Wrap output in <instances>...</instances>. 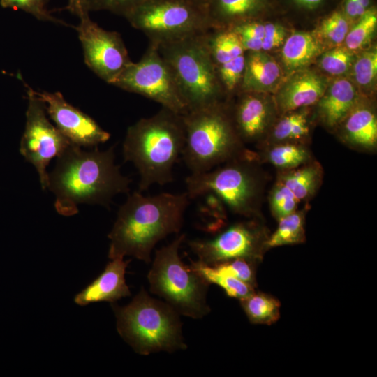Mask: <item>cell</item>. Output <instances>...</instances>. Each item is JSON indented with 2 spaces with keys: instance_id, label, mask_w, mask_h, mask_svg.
Listing matches in <instances>:
<instances>
[{
  "instance_id": "cell-1",
  "label": "cell",
  "mask_w": 377,
  "mask_h": 377,
  "mask_svg": "<svg viewBox=\"0 0 377 377\" xmlns=\"http://www.w3.org/2000/svg\"><path fill=\"white\" fill-rule=\"evenodd\" d=\"M114 157L113 147L85 151L73 144L57 157L47 185L57 212L70 216L78 212L79 204L108 206L115 195L128 193L131 179L121 173Z\"/></svg>"
},
{
  "instance_id": "cell-2",
  "label": "cell",
  "mask_w": 377,
  "mask_h": 377,
  "mask_svg": "<svg viewBox=\"0 0 377 377\" xmlns=\"http://www.w3.org/2000/svg\"><path fill=\"white\" fill-rule=\"evenodd\" d=\"M189 201L186 192L145 196L138 191L128 194L108 235L109 258L131 256L150 263L155 245L181 230Z\"/></svg>"
},
{
  "instance_id": "cell-3",
  "label": "cell",
  "mask_w": 377,
  "mask_h": 377,
  "mask_svg": "<svg viewBox=\"0 0 377 377\" xmlns=\"http://www.w3.org/2000/svg\"><path fill=\"white\" fill-rule=\"evenodd\" d=\"M185 144L183 114L163 108L129 126L123 143L125 161L137 168L139 191L173 181L172 169Z\"/></svg>"
},
{
  "instance_id": "cell-4",
  "label": "cell",
  "mask_w": 377,
  "mask_h": 377,
  "mask_svg": "<svg viewBox=\"0 0 377 377\" xmlns=\"http://www.w3.org/2000/svg\"><path fill=\"white\" fill-rule=\"evenodd\" d=\"M112 306L117 332L135 353L147 355L187 348L179 314L167 302L149 296L144 288L128 304Z\"/></svg>"
},
{
  "instance_id": "cell-5",
  "label": "cell",
  "mask_w": 377,
  "mask_h": 377,
  "mask_svg": "<svg viewBox=\"0 0 377 377\" xmlns=\"http://www.w3.org/2000/svg\"><path fill=\"white\" fill-rule=\"evenodd\" d=\"M185 144L182 156L191 174L209 171L247 149L223 101L183 114Z\"/></svg>"
},
{
  "instance_id": "cell-6",
  "label": "cell",
  "mask_w": 377,
  "mask_h": 377,
  "mask_svg": "<svg viewBox=\"0 0 377 377\" xmlns=\"http://www.w3.org/2000/svg\"><path fill=\"white\" fill-rule=\"evenodd\" d=\"M256 153L246 150L209 171L186 178V193L194 199L208 194L217 197L232 212L258 218L263 179Z\"/></svg>"
},
{
  "instance_id": "cell-7",
  "label": "cell",
  "mask_w": 377,
  "mask_h": 377,
  "mask_svg": "<svg viewBox=\"0 0 377 377\" xmlns=\"http://www.w3.org/2000/svg\"><path fill=\"white\" fill-rule=\"evenodd\" d=\"M207 31L156 45L174 75L188 111L222 102L225 94L208 49Z\"/></svg>"
},
{
  "instance_id": "cell-8",
  "label": "cell",
  "mask_w": 377,
  "mask_h": 377,
  "mask_svg": "<svg viewBox=\"0 0 377 377\" xmlns=\"http://www.w3.org/2000/svg\"><path fill=\"white\" fill-rule=\"evenodd\" d=\"M185 235L156 251L147 279L150 291L162 297L179 315L195 319L210 311L207 304L209 283L182 261L179 249Z\"/></svg>"
},
{
  "instance_id": "cell-9",
  "label": "cell",
  "mask_w": 377,
  "mask_h": 377,
  "mask_svg": "<svg viewBox=\"0 0 377 377\" xmlns=\"http://www.w3.org/2000/svg\"><path fill=\"white\" fill-rule=\"evenodd\" d=\"M155 45L179 40L210 29L207 8L190 0H147L124 16Z\"/></svg>"
},
{
  "instance_id": "cell-10",
  "label": "cell",
  "mask_w": 377,
  "mask_h": 377,
  "mask_svg": "<svg viewBox=\"0 0 377 377\" xmlns=\"http://www.w3.org/2000/svg\"><path fill=\"white\" fill-rule=\"evenodd\" d=\"M112 85L143 96L176 113L188 111L174 75L155 44L149 43L141 59L132 61Z\"/></svg>"
},
{
  "instance_id": "cell-11",
  "label": "cell",
  "mask_w": 377,
  "mask_h": 377,
  "mask_svg": "<svg viewBox=\"0 0 377 377\" xmlns=\"http://www.w3.org/2000/svg\"><path fill=\"white\" fill-rule=\"evenodd\" d=\"M28 107L20 151L37 170L43 189L47 188V167L71 143L47 117L45 104L31 87L26 85Z\"/></svg>"
},
{
  "instance_id": "cell-12",
  "label": "cell",
  "mask_w": 377,
  "mask_h": 377,
  "mask_svg": "<svg viewBox=\"0 0 377 377\" xmlns=\"http://www.w3.org/2000/svg\"><path fill=\"white\" fill-rule=\"evenodd\" d=\"M257 219L235 223L212 239L192 240L188 245L198 260L209 265L237 258L258 263L269 235Z\"/></svg>"
},
{
  "instance_id": "cell-13",
  "label": "cell",
  "mask_w": 377,
  "mask_h": 377,
  "mask_svg": "<svg viewBox=\"0 0 377 377\" xmlns=\"http://www.w3.org/2000/svg\"><path fill=\"white\" fill-rule=\"evenodd\" d=\"M80 18L75 29L86 65L98 77L112 84L132 62L121 35L101 28L89 13Z\"/></svg>"
},
{
  "instance_id": "cell-14",
  "label": "cell",
  "mask_w": 377,
  "mask_h": 377,
  "mask_svg": "<svg viewBox=\"0 0 377 377\" xmlns=\"http://www.w3.org/2000/svg\"><path fill=\"white\" fill-rule=\"evenodd\" d=\"M47 114L55 126L73 145L84 147H97L110 138L96 121L77 108L68 103L59 92H38Z\"/></svg>"
},
{
  "instance_id": "cell-15",
  "label": "cell",
  "mask_w": 377,
  "mask_h": 377,
  "mask_svg": "<svg viewBox=\"0 0 377 377\" xmlns=\"http://www.w3.org/2000/svg\"><path fill=\"white\" fill-rule=\"evenodd\" d=\"M239 91L237 102L230 108L234 126L244 144L259 142L270 125L271 108L260 94Z\"/></svg>"
},
{
  "instance_id": "cell-16",
  "label": "cell",
  "mask_w": 377,
  "mask_h": 377,
  "mask_svg": "<svg viewBox=\"0 0 377 377\" xmlns=\"http://www.w3.org/2000/svg\"><path fill=\"white\" fill-rule=\"evenodd\" d=\"M328 83L325 77L312 71L294 73L278 90L276 110L282 114L316 104Z\"/></svg>"
},
{
  "instance_id": "cell-17",
  "label": "cell",
  "mask_w": 377,
  "mask_h": 377,
  "mask_svg": "<svg viewBox=\"0 0 377 377\" xmlns=\"http://www.w3.org/2000/svg\"><path fill=\"white\" fill-rule=\"evenodd\" d=\"M112 260L94 281L75 295V303L85 306L99 302H114L131 295L125 279L126 269L131 260H124L123 258Z\"/></svg>"
},
{
  "instance_id": "cell-18",
  "label": "cell",
  "mask_w": 377,
  "mask_h": 377,
  "mask_svg": "<svg viewBox=\"0 0 377 377\" xmlns=\"http://www.w3.org/2000/svg\"><path fill=\"white\" fill-rule=\"evenodd\" d=\"M360 101L355 84L349 79L334 80L318 101V116L329 128L337 127Z\"/></svg>"
},
{
  "instance_id": "cell-19",
  "label": "cell",
  "mask_w": 377,
  "mask_h": 377,
  "mask_svg": "<svg viewBox=\"0 0 377 377\" xmlns=\"http://www.w3.org/2000/svg\"><path fill=\"white\" fill-rule=\"evenodd\" d=\"M283 72L267 52H245V66L239 91L267 93L278 90Z\"/></svg>"
},
{
  "instance_id": "cell-20",
  "label": "cell",
  "mask_w": 377,
  "mask_h": 377,
  "mask_svg": "<svg viewBox=\"0 0 377 377\" xmlns=\"http://www.w3.org/2000/svg\"><path fill=\"white\" fill-rule=\"evenodd\" d=\"M340 124L341 138L350 147L367 152L376 149L377 119L372 108L359 101Z\"/></svg>"
},
{
  "instance_id": "cell-21",
  "label": "cell",
  "mask_w": 377,
  "mask_h": 377,
  "mask_svg": "<svg viewBox=\"0 0 377 377\" xmlns=\"http://www.w3.org/2000/svg\"><path fill=\"white\" fill-rule=\"evenodd\" d=\"M269 5L270 0H209L207 10L212 27L230 28L258 19Z\"/></svg>"
},
{
  "instance_id": "cell-22",
  "label": "cell",
  "mask_w": 377,
  "mask_h": 377,
  "mask_svg": "<svg viewBox=\"0 0 377 377\" xmlns=\"http://www.w3.org/2000/svg\"><path fill=\"white\" fill-rule=\"evenodd\" d=\"M323 50L313 33L295 31L283 44L282 61L288 71L295 73L309 66Z\"/></svg>"
},
{
  "instance_id": "cell-23",
  "label": "cell",
  "mask_w": 377,
  "mask_h": 377,
  "mask_svg": "<svg viewBox=\"0 0 377 377\" xmlns=\"http://www.w3.org/2000/svg\"><path fill=\"white\" fill-rule=\"evenodd\" d=\"M323 179V169L316 161L297 168L279 170L277 180L288 187L299 202L309 201L318 191Z\"/></svg>"
},
{
  "instance_id": "cell-24",
  "label": "cell",
  "mask_w": 377,
  "mask_h": 377,
  "mask_svg": "<svg viewBox=\"0 0 377 377\" xmlns=\"http://www.w3.org/2000/svg\"><path fill=\"white\" fill-rule=\"evenodd\" d=\"M256 153L258 162L271 163L279 170H290L313 160L309 148L302 143L283 142L260 149Z\"/></svg>"
},
{
  "instance_id": "cell-25",
  "label": "cell",
  "mask_w": 377,
  "mask_h": 377,
  "mask_svg": "<svg viewBox=\"0 0 377 377\" xmlns=\"http://www.w3.org/2000/svg\"><path fill=\"white\" fill-rule=\"evenodd\" d=\"M295 110L283 114L274 126L269 140L262 142L260 149L279 143L304 144L310 132L308 112Z\"/></svg>"
},
{
  "instance_id": "cell-26",
  "label": "cell",
  "mask_w": 377,
  "mask_h": 377,
  "mask_svg": "<svg viewBox=\"0 0 377 377\" xmlns=\"http://www.w3.org/2000/svg\"><path fill=\"white\" fill-rule=\"evenodd\" d=\"M206 39L216 67L245 53L239 36L231 28L211 27Z\"/></svg>"
},
{
  "instance_id": "cell-27",
  "label": "cell",
  "mask_w": 377,
  "mask_h": 377,
  "mask_svg": "<svg viewBox=\"0 0 377 377\" xmlns=\"http://www.w3.org/2000/svg\"><path fill=\"white\" fill-rule=\"evenodd\" d=\"M306 209L295 210L279 219L275 231L269 235L265 248L269 249L284 245L304 243L306 241L305 216Z\"/></svg>"
},
{
  "instance_id": "cell-28",
  "label": "cell",
  "mask_w": 377,
  "mask_h": 377,
  "mask_svg": "<svg viewBox=\"0 0 377 377\" xmlns=\"http://www.w3.org/2000/svg\"><path fill=\"white\" fill-rule=\"evenodd\" d=\"M239 301L248 319L253 324L271 325L280 317V302L269 294L254 291Z\"/></svg>"
},
{
  "instance_id": "cell-29",
  "label": "cell",
  "mask_w": 377,
  "mask_h": 377,
  "mask_svg": "<svg viewBox=\"0 0 377 377\" xmlns=\"http://www.w3.org/2000/svg\"><path fill=\"white\" fill-rule=\"evenodd\" d=\"M189 267L209 284L221 287L228 297L242 300L255 291L254 287L228 274L216 271L202 261H191Z\"/></svg>"
},
{
  "instance_id": "cell-30",
  "label": "cell",
  "mask_w": 377,
  "mask_h": 377,
  "mask_svg": "<svg viewBox=\"0 0 377 377\" xmlns=\"http://www.w3.org/2000/svg\"><path fill=\"white\" fill-rule=\"evenodd\" d=\"M350 24L342 9L337 10L321 21L313 34L324 47L332 48L344 43Z\"/></svg>"
},
{
  "instance_id": "cell-31",
  "label": "cell",
  "mask_w": 377,
  "mask_h": 377,
  "mask_svg": "<svg viewBox=\"0 0 377 377\" xmlns=\"http://www.w3.org/2000/svg\"><path fill=\"white\" fill-rule=\"evenodd\" d=\"M377 26V11L371 6L350 28L344 40L345 47L355 52L362 50L371 40Z\"/></svg>"
},
{
  "instance_id": "cell-32",
  "label": "cell",
  "mask_w": 377,
  "mask_h": 377,
  "mask_svg": "<svg viewBox=\"0 0 377 377\" xmlns=\"http://www.w3.org/2000/svg\"><path fill=\"white\" fill-rule=\"evenodd\" d=\"M355 59L353 52L345 46H337L323 52L320 58V68L328 74L340 75L348 72Z\"/></svg>"
},
{
  "instance_id": "cell-33",
  "label": "cell",
  "mask_w": 377,
  "mask_h": 377,
  "mask_svg": "<svg viewBox=\"0 0 377 377\" xmlns=\"http://www.w3.org/2000/svg\"><path fill=\"white\" fill-rule=\"evenodd\" d=\"M351 68L356 84L362 88L369 89L374 84L377 75L376 48L364 51L355 58Z\"/></svg>"
},
{
  "instance_id": "cell-34",
  "label": "cell",
  "mask_w": 377,
  "mask_h": 377,
  "mask_svg": "<svg viewBox=\"0 0 377 377\" xmlns=\"http://www.w3.org/2000/svg\"><path fill=\"white\" fill-rule=\"evenodd\" d=\"M245 66V53L216 67L225 94H233L240 87Z\"/></svg>"
},
{
  "instance_id": "cell-35",
  "label": "cell",
  "mask_w": 377,
  "mask_h": 377,
  "mask_svg": "<svg viewBox=\"0 0 377 377\" xmlns=\"http://www.w3.org/2000/svg\"><path fill=\"white\" fill-rule=\"evenodd\" d=\"M299 201L293 192L276 180L269 194V203L273 216L279 221L297 209Z\"/></svg>"
},
{
  "instance_id": "cell-36",
  "label": "cell",
  "mask_w": 377,
  "mask_h": 377,
  "mask_svg": "<svg viewBox=\"0 0 377 377\" xmlns=\"http://www.w3.org/2000/svg\"><path fill=\"white\" fill-rule=\"evenodd\" d=\"M265 23L253 19L238 23L230 28L239 36L245 52L262 51Z\"/></svg>"
},
{
  "instance_id": "cell-37",
  "label": "cell",
  "mask_w": 377,
  "mask_h": 377,
  "mask_svg": "<svg viewBox=\"0 0 377 377\" xmlns=\"http://www.w3.org/2000/svg\"><path fill=\"white\" fill-rule=\"evenodd\" d=\"M256 263L237 258L212 265L216 271L232 276L253 287L256 286Z\"/></svg>"
},
{
  "instance_id": "cell-38",
  "label": "cell",
  "mask_w": 377,
  "mask_h": 377,
  "mask_svg": "<svg viewBox=\"0 0 377 377\" xmlns=\"http://www.w3.org/2000/svg\"><path fill=\"white\" fill-rule=\"evenodd\" d=\"M47 1L48 0H0V5L3 8L21 10L41 21L66 25L64 21L52 16L48 11L47 8Z\"/></svg>"
},
{
  "instance_id": "cell-39",
  "label": "cell",
  "mask_w": 377,
  "mask_h": 377,
  "mask_svg": "<svg viewBox=\"0 0 377 377\" xmlns=\"http://www.w3.org/2000/svg\"><path fill=\"white\" fill-rule=\"evenodd\" d=\"M147 0H86L89 11L106 10L124 16L128 11Z\"/></svg>"
},
{
  "instance_id": "cell-40",
  "label": "cell",
  "mask_w": 377,
  "mask_h": 377,
  "mask_svg": "<svg viewBox=\"0 0 377 377\" xmlns=\"http://www.w3.org/2000/svg\"><path fill=\"white\" fill-rule=\"evenodd\" d=\"M286 36V29L283 26L275 22H265L262 51L268 52L283 45Z\"/></svg>"
},
{
  "instance_id": "cell-41",
  "label": "cell",
  "mask_w": 377,
  "mask_h": 377,
  "mask_svg": "<svg viewBox=\"0 0 377 377\" xmlns=\"http://www.w3.org/2000/svg\"><path fill=\"white\" fill-rule=\"evenodd\" d=\"M371 7V0H345L342 10L350 22H355Z\"/></svg>"
},
{
  "instance_id": "cell-42",
  "label": "cell",
  "mask_w": 377,
  "mask_h": 377,
  "mask_svg": "<svg viewBox=\"0 0 377 377\" xmlns=\"http://www.w3.org/2000/svg\"><path fill=\"white\" fill-rule=\"evenodd\" d=\"M66 9L79 17L84 14L89 13L86 0H68Z\"/></svg>"
},
{
  "instance_id": "cell-43",
  "label": "cell",
  "mask_w": 377,
  "mask_h": 377,
  "mask_svg": "<svg viewBox=\"0 0 377 377\" xmlns=\"http://www.w3.org/2000/svg\"><path fill=\"white\" fill-rule=\"evenodd\" d=\"M295 5L301 8L313 10L320 7L325 0H292Z\"/></svg>"
},
{
  "instance_id": "cell-44",
  "label": "cell",
  "mask_w": 377,
  "mask_h": 377,
  "mask_svg": "<svg viewBox=\"0 0 377 377\" xmlns=\"http://www.w3.org/2000/svg\"><path fill=\"white\" fill-rule=\"evenodd\" d=\"M192 2L207 8L209 0H190Z\"/></svg>"
}]
</instances>
